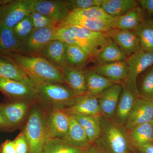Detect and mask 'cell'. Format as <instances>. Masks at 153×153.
I'll use <instances>...</instances> for the list:
<instances>
[{"label": "cell", "mask_w": 153, "mask_h": 153, "mask_svg": "<svg viewBox=\"0 0 153 153\" xmlns=\"http://www.w3.org/2000/svg\"><path fill=\"white\" fill-rule=\"evenodd\" d=\"M0 55L19 66L33 84L46 82L65 83L61 69L44 57L26 56L17 52Z\"/></svg>", "instance_id": "obj_1"}, {"label": "cell", "mask_w": 153, "mask_h": 153, "mask_svg": "<svg viewBox=\"0 0 153 153\" xmlns=\"http://www.w3.org/2000/svg\"><path fill=\"white\" fill-rule=\"evenodd\" d=\"M75 45L82 49L90 58H94L107 41L104 33L94 32L77 26L58 27L53 40Z\"/></svg>", "instance_id": "obj_2"}, {"label": "cell", "mask_w": 153, "mask_h": 153, "mask_svg": "<svg viewBox=\"0 0 153 153\" xmlns=\"http://www.w3.org/2000/svg\"><path fill=\"white\" fill-rule=\"evenodd\" d=\"M34 85L36 101L46 111L66 108L76 97L85 94L76 91L60 82H46Z\"/></svg>", "instance_id": "obj_3"}, {"label": "cell", "mask_w": 153, "mask_h": 153, "mask_svg": "<svg viewBox=\"0 0 153 153\" xmlns=\"http://www.w3.org/2000/svg\"><path fill=\"white\" fill-rule=\"evenodd\" d=\"M100 133L95 143L105 153H129L135 152L124 126L100 115Z\"/></svg>", "instance_id": "obj_4"}, {"label": "cell", "mask_w": 153, "mask_h": 153, "mask_svg": "<svg viewBox=\"0 0 153 153\" xmlns=\"http://www.w3.org/2000/svg\"><path fill=\"white\" fill-rule=\"evenodd\" d=\"M24 131L29 153H41L49 137L47 112L36 101L28 114Z\"/></svg>", "instance_id": "obj_5"}, {"label": "cell", "mask_w": 153, "mask_h": 153, "mask_svg": "<svg viewBox=\"0 0 153 153\" xmlns=\"http://www.w3.org/2000/svg\"><path fill=\"white\" fill-rule=\"evenodd\" d=\"M126 62L128 72L123 83L134 94L140 97L137 78L141 73L153 65V54L141 49L129 56Z\"/></svg>", "instance_id": "obj_6"}, {"label": "cell", "mask_w": 153, "mask_h": 153, "mask_svg": "<svg viewBox=\"0 0 153 153\" xmlns=\"http://www.w3.org/2000/svg\"><path fill=\"white\" fill-rule=\"evenodd\" d=\"M34 0H7L0 9V25L13 29L31 14Z\"/></svg>", "instance_id": "obj_7"}, {"label": "cell", "mask_w": 153, "mask_h": 153, "mask_svg": "<svg viewBox=\"0 0 153 153\" xmlns=\"http://www.w3.org/2000/svg\"><path fill=\"white\" fill-rule=\"evenodd\" d=\"M57 28L50 27L33 30L22 41L16 52L26 56H39L45 46L53 40Z\"/></svg>", "instance_id": "obj_8"}, {"label": "cell", "mask_w": 153, "mask_h": 153, "mask_svg": "<svg viewBox=\"0 0 153 153\" xmlns=\"http://www.w3.org/2000/svg\"><path fill=\"white\" fill-rule=\"evenodd\" d=\"M35 101L23 100L0 103V112L12 131L22 125Z\"/></svg>", "instance_id": "obj_9"}, {"label": "cell", "mask_w": 153, "mask_h": 153, "mask_svg": "<svg viewBox=\"0 0 153 153\" xmlns=\"http://www.w3.org/2000/svg\"><path fill=\"white\" fill-rule=\"evenodd\" d=\"M0 91L11 101H36V89L32 83L0 78Z\"/></svg>", "instance_id": "obj_10"}, {"label": "cell", "mask_w": 153, "mask_h": 153, "mask_svg": "<svg viewBox=\"0 0 153 153\" xmlns=\"http://www.w3.org/2000/svg\"><path fill=\"white\" fill-rule=\"evenodd\" d=\"M153 119V102L142 97L135 100L125 126L128 131L140 125L152 122Z\"/></svg>", "instance_id": "obj_11"}, {"label": "cell", "mask_w": 153, "mask_h": 153, "mask_svg": "<svg viewBox=\"0 0 153 153\" xmlns=\"http://www.w3.org/2000/svg\"><path fill=\"white\" fill-rule=\"evenodd\" d=\"M33 10L52 19L58 25L67 18L70 12L66 0H34Z\"/></svg>", "instance_id": "obj_12"}, {"label": "cell", "mask_w": 153, "mask_h": 153, "mask_svg": "<svg viewBox=\"0 0 153 153\" xmlns=\"http://www.w3.org/2000/svg\"><path fill=\"white\" fill-rule=\"evenodd\" d=\"M104 33L117 45L127 57L141 49L139 38L133 31L113 29Z\"/></svg>", "instance_id": "obj_13"}, {"label": "cell", "mask_w": 153, "mask_h": 153, "mask_svg": "<svg viewBox=\"0 0 153 153\" xmlns=\"http://www.w3.org/2000/svg\"><path fill=\"white\" fill-rule=\"evenodd\" d=\"M69 116L100 115L98 96L85 93L75 99L70 106L62 109Z\"/></svg>", "instance_id": "obj_14"}, {"label": "cell", "mask_w": 153, "mask_h": 153, "mask_svg": "<svg viewBox=\"0 0 153 153\" xmlns=\"http://www.w3.org/2000/svg\"><path fill=\"white\" fill-rule=\"evenodd\" d=\"M122 88V83H115L99 94V105L101 115L113 119L115 114Z\"/></svg>", "instance_id": "obj_15"}, {"label": "cell", "mask_w": 153, "mask_h": 153, "mask_svg": "<svg viewBox=\"0 0 153 153\" xmlns=\"http://www.w3.org/2000/svg\"><path fill=\"white\" fill-rule=\"evenodd\" d=\"M49 137L66 139L69 123V115L60 109L47 111Z\"/></svg>", "instance_id": "obj_16"}, {"label": "cell", "mask_w": 153, "mask_h": 153, "mask_svg": "<svg viewBox=\"0 0 153 153\" xmlns=\"http://www.w3.org/2000/svg\"><path fill=\"white\" fill-rule=\"evenodd\" d=\"M116 19H65L59 24L57 27L77 26L83 27L94 32L105 33L113 29Z\"/></svg>", "instance_id": "obj_17"}, {"label": "cell", "mask_w": 153, "mask_h": 153, "mask_svg": "<svg viewBox=\"0 0 153 153\" xmlns=\"http://www.w3.org/2000/svg\"><path fill=\"white\" fill-rule=\"evenodd\" d=\"M93 69L98 74L116 83H123L128 72L126 60L98 64Z\"/></svg>", "instance_id": "obj_18"}, {"label": "cell", "mask_w": 153, "mask_h": 153, "mask_svg": "<svg viewBox=\"0 0 153 153\" xmlns=\"http://www.w3.org/2000/svg\"><path fill=\"white\" fill-rule=\"evenodd\" d=\"M122 84V90L112 120L117 123L125 126L134 102L139 97L134 94L123 83Z\"/></svg>", "instance_id": "obj_19"}, {"label": "cell", "mask_w": 153, "mask_h": 153, "mask_svg": "<svg viewBox=\"0 0 153 153\" xmlns=\"http://www.w3.org/2000/svg\"><path fill=\"white\" fill-rule=\"evenodd\" d=\"M39 56L46 58L60 69L67 66L65 58V43L59 40L50 41Z\"/></svg>", "instance_id": "obj_20"}, {"label": "cell", "mask_w": 153, "mask_h": 153, "mask_svg": "<svg viewBox=\"0 0 153 153\" xmlns=\"http://www.w3.org/2000/svg\"><path fill=\"white\" fill-rule=\"evenodd\" d=\"M64 83L73 90L86 93V82L84 68L66 66L61 69Z\"/></svg>", "instance_id": "obj_21"}, {"label": "cell", "mask_w": 153, "mask_h": 153, "mask_svg": "<svg viewBox=\"0 0 153 153\" xmlns=\"http://www.w3.org/2000/svg\"><path fill=\"white\" fill-rule=\"evenodd\" d=\"M145 20L142 9L137 7L123 16L116 18L114 23L113 29L134 32Z\"/></svg>", "instance_id": "obj_22"}, {"label": "cell", "mask_w": 153, "mask_h": 153, "mask_svg": "<svg viewBox=\"0 0 153 153\" xmlns=\"http://www.w3.org/2000/svg\"><path fill=\"white\" fill-rule=\"evenodd\" d=\"M86 82V93L98 96L103 90L116 82L98 74L92 69H84Z\"/></svg>", "instance_id": "obj_23"}, {"label": "cell", "mask_w": 153, "mask_h": 153, "mask_svg": "<svg viewBox=\"0 0 153 153\" xmlns=\"http://www.w3.org/2000/svg\"><path fill=\"white\" fill-rule=\"evenodd\" d=\"M131 142L135 150L153 144V126L152 122L137 126L128 131Z\"/></svg>", "instance_id": "obj_24"}, {"label": "cell", "mask_w": 153, "mask_h": 153, "mask_svg": "<svg viewBox=\"0 0 153 153\" xmlns=\"http://www.w3.org/2000/svg\"><path fill=\"white\" fill-rule=\"evenodd\" d=\"M66 140L78 147L89 149L93 146L84 129L72 116H69V123Z\"/></svg>", "instance_id": "obj_25"}, {"label": "cell", "mask_w": 153, "mask_h": 153, "mask_svg": "<svg viewBox=\"0 0 153 153\" xmlns=\"http://www.w3.org/2000/svg\"><path fill=\"white\" fill-rule=\"evenodd\" d=\"M137 5L138 2L134 0H102L100 7L108 15L116 19Z\"/></svg>", "instance_id": "obj_26"}, {"label": "cell", "mask_w": 153, "mask_h": 153, "mask_svg": "<svg viewBox=\"0 0 153 153\" xmlns=\"http://www.w3.org/2000/svg\"><path fill=\"white\" fill-rule=\"evenodd\" d=\"M94 58L98 64L126 61L127 59L117 45L108 37L106 44L96 55Z\"/></svg>", "instance_id": "obj_27"}, {"label": "cell", "mask_w": 153, "mask_h": 153, "mask_svg": "<svg viewBox=\"0 0 153 153\" xmlns=\"http://www.w3.org/2000/svg\"><path fill=\"white\" fill-rule=\"evenodd\" d=\"M89 149L78 147L60 138H51L47 141L41 153H88Z\"/></svg>", "instance_id": "obj_28"}, {"label": "cell", "mask_w": 153, "mask_h": 153, "mask_svg": "<svg viewBox=\"0 0 153 153\" xmlns=\"http://www.w3.org/2000/svg\"><path fill=\"white\" fill-rule=\"evenodd\" d=\"M0 78L33 83L27 75L19 66L1 55Z\"/></svg>", "instance_id": "obj_29"}, {"label": "cell", "mask_w": 153, "mask_h": 153, "mask_svg": "<svg viewBox=\"0 0 153 153\" xmlns=\"http://www.w3.org/2000/svg\"><path fill=\"white\" fill-rule=\"evenodd\" d=\"M100 116H72L82 127L88 139L93 145L98 140L100 135Z\"/></svg>", "instance_id": "obj_30"}, {"label": "cell", "mask_w": 153, "mask_h": 153, "mask_svg": "<svg viewBox=\"0 0 153 153\" xmlns=\"http://www.w3.org/2000/svg\"><path fill=\"white\" fill-rule=\"evenodd\" d=\"M21 44L13 29L0 25V55L16 52Z\"/></svg>", "instance_id": "obj_31"}, {"label": "cell", "mask_w": 153, "mask_h": 153, "mask_svg": "<svg viewBox=\"0 0 153 153\" xmlns=\"http://www.w3.org/2000/svg\"><path fill=\"white\" fill-rule=\"evenodd\" d=\"M65 58L68 66L83 68L90 57L79 47L65 44Z\"/></svg>", "instance_id": "obj_32"}, {"label": "cell", "mask_w": 153, "mask_h": 153, "mask_svg": "<svg viewBox=\"0 0 153 153\" xmlns=\"http://www.w3.org/2000/svg\"><path fill=\"white\" fill-rule=\"evenodd\" d=\"M134 32L139 38L141 49L153 54V20H145Z\"/></svg>", "instance_id": "obj_33"}, {"label": "cell", "mask_w": 153, "mask_h": 153, "mask_svg": "<svg viewBox=\"0 0 153 153\" xmlns=\"http://www.w3.org/2000/svg\"><path fill=\"white\" fill-rule=\"evenodd\" d=\"M111 18H114L106 14L100 6H96L88 8L75 10L70 11L66 19H109Z\"/></svg>", "instance_id": "obj_34"}, {"label": "cell", "mask_w": 153, "mask_h": 153, "mask_svg": "<svg viewBox=\"0 0 153 153\" xmlns=\"http://www.w3.org/2000/svg\"><path fill=\"white\" fill-rule=\"evenodd\" d=\"M15 36L21 43L33 31L31 16H27L13 28Z\"/></svg>", "instance_id": "obj_35"}, {"label": "cell", "mask_w": 153, "mask_h": 153, "mask_svg": "<svg viewBox=\"0 0 153 153\" xmlns=\"http://www.w3.org/2000/svg\"><path fill=\"white\" fill-rule=\"evenodd\" d=\"M139 92L140 97L153 102V68L144 76Z\"/></svg>", "instance_id": "obj_36"}, {"label": "cell", "mask_w": 153, "mask_h": 153, "mask_svg": "<svg viewBox=\"0 0 153 153\" xmlns=\"http://www.w3.org/2000/svg\"><path fill=\"white\" fill-rule=\"evenodd\" d=\"M30 16L33 30L58 26V24L55 21L34 10L32 11Z\"/></svg>", "instance_id": "obj_37"}, {"label": "cell", "mask_w": 153, "mask_h": 153, "mask_svg": "<svg viewBox=\"0 0 153 153\" xmlns=\"http://www.w3.org/2000/svg\"><path fill=\"white\" fill-rule=\"evenodd\" d=\"M70 11L101 6L102 0H66Z\"/></svg>", "instance_id": "obj_38"}, {"label": "cell", "mask_w": 153, "mask_h": 153, "mask_svg": "<svg viewBox=\"0 0 153 153\" xmlns=\"http://www.w3.org/2000/svg\"><path fill=\"white\" fill-rule=\"evenodd\" d=\"M17 153H29V146L24 130L14 140Z\"/></svg>", "instance_id": "obj_39"}, {"label": "cell", "mask_w": 153, "mask_h": 153, "mask_svg": "<svg viewBox=\"0 0 153 153\" xmlns=\"http://www.w3.org/2000/svg\"><path fill=\"white\" fill-rule=\"evenodd\" d=\"M0 153H17L13 141L6 140L0 146Z\"/></svg>", "instance_id": "obj_40"}, {"label": "cell", "mask_w": 153, "mask_h": 153, "mask_svg": "<svg viewBox=\"0 0 153 153\" xmlns=\"http://www.w3.org/2000/svg\"><path fill=\"white\" fill-rule=\"evenodd\" d=\"M139 3L142 8L147 11L149 16L153 17V0H140Z\"/></svg>", "instance_id": "obj_41"}, {"label": "cell", "mask_w": 153, "mask_h": 153, "mask_svg": "<svg viewBox=\"0 0 153 153\" xmlns=\"http://www.w3.org/2000/svg\"><path fill=\"white\" fill-rule=\"evenodd\" d=\"M12 131V129L0 112V131Z\"/></svg>", "instance_id": "obj_42"}, {"label": "cell", "mask_w": 153, "mask_h": 153, "mask_svg": "<svg viewBox=\"0 0 153 153\" xmlns=\"http://www.w3.org/2000/svg\"><path fill=\"white\" fill-rule=\"evenodd\" d=\"M135 152L137 153H153V144L137 148Z\"/></svg>", "instance_id": "obj_43"}, {"label": "cell", "mask_w": 153, "mask_h": 153, "mask_svg": "<svg viewBox=\"0 0 153 153\" xmlns=\"http://www.w3.org/2000/svg\"><path fill=\"white\" fill-rule=\"evenodd\" d=\"M88 153H105L103 150L96 143H94V144L88 150Z\"/></svg>", "instance_id": "obj_44"}, {"label": "cell", "mask_w": 153, "mask_h": 153, "mask_svg": "<svg viewBox=\"0 0 153 153\" xmlns=\"http://www.w3.org/2000/svg\"><path fill=\"white\" fill-rule=\"evenodd\" d=\"M129 153H137L136 152H131Z\"/></svg>", "instance_id": "obj_45"}, {"label": "cell", "mask_w": 153, "mask_h": 153, "mask_svg": "<svg viewBox=\"0 0 153 153\" xmlns=\"http://www.w3.org/2000/svg\"><path fill=\"white\" fill-rule=\"evenodd\" d=\"M1 3H0V9H1Z\"/></svg>", "instance_id": "obj_46"}, {"label": "cell", "mask_w": 153, "mask_h": 153, "mask_svg": "<svg viewBox=\"0 0 153 153\" xmlns=\"http://www.w3.org/2000/svg\"><path fill=\"white\" fill-rule=\"evenodd\" d=\"M152 125L153 126V119L152 121Z\"/></svg>", "instance_id": "obj_47"}]
</instances>
